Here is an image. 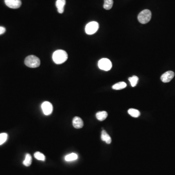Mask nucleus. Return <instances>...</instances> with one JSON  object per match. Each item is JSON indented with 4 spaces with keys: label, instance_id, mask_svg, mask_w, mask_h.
I'll return each instance as SVG.
<instances>
[{
    "label": "nucleus",
    "instance_id": "obj_21",
    "mask_svg": "<svg viewBox=\"0 0 175 175\" xmlns=\"http://www.w3.org/2000/svg\"><path fill=\"white\" fill-rule=\"evenodd\" d=\"M5 31H6V29L4 27L0 26V35L5 33Z\"/></svg>",
    "mask_w": 175,
    "mask_h": 175
},
{
    "label": "nucleus",
    "instance_id": "obj_4",
    "mask_svg": "<svg viewBox=\"0 0 175 175\" xmlns=\"http://www.w3.org/2000/svg\"><path fill=\"white\" fill-rule=\"evenodd\" d=\"M99 28V24L96 21H91L85 27V32L88 35L94 34Z\"/></svg>",
    "mask_w": 175,
    "mask_h": 175
},
{
    "label": "nucleus",
    "instance_id": "obj_3",
    "mask_svg": "<svg viewBox=\"0 0 175 175\" xmlns=\"http://www.w3.org/2000/svg\"><path fill=\"white\" fill-rule=\"evenodd\" d=\"M152 14L150 11L148 9L142 10L138 16V20L142 24L148 23L151 18Z\"/></svg>",
    "mask_w": 175,
    "mask_h": 175
},
{
    "label": "nucleus",
    "instance_id": "obj_11",
    "mask_svg": "<svg viewBox=\"0 0 175 175\" xmlns=\"http://www.w3.org/2000/svg\"><path fill=\"white\" fill-rule=\"evenodd\" d=\"M101 139L102 141L105 142L108 144H110L111 143V138L105 130L102 131Z\"/></svg>",
    "mask_w": 175,
    "mask_h": 175
},
{
    "label": "nucleus",
    "instance_id": "obj_1",
    "mask_svg": "<svg viewBox=\"0 0 175 175\" xmlns=\"http://www.w3.org/2000/svg\"><path fill=\"white\" fill-rule=\"evenodd\" d=\"M52 57L53 60L56 64H62L68 59V54L64 50H58L53 53Z\"/></svg>",
    "mask_w": 175,
    "mask_h": 175
},
{
    "label": "nucleus",
    "instance_id": "obj_2",
    "mask_svg": "<svg viewBox=\"0 0 175 175\" xmlns=\"http://www.w3.org/2000/svg\"><path fill=\"white\" fill-rule=\"evenodd\" d=\"M25 65L30 68H37L41 64V61L39 57L34 55H30L25 58Z\"/></svg>",
    "mask_w": 175,
    "mask_h": 175
},
{
    "label": "nucleus",
    "instance_id": "obj_13",
    "mask_svg": "<svg viewBox=\"0 0 175 175\" xmlns=\"http://www.w3.org/2000/svg\"><path fill=\"white\" fill-rule=\"evenodd\" d=\"M126 87V84L124 82H118L112 86V88L115 90H120L125 88Z\"/></svg>",
    "mask_w": 175,
    "mask_h": 175
},
{
    "label": "nucleus",
    "instance_id": "obj_12",
    "mask_svg": "<svg viewBox=\"0 0 175 175\" xmlns=\"http://www.w3.org/2000/svg\"><path fill=\"white\" fill-rule=\"evenodd\" d=\"M108 116V113L106 111H99L96 114V117L100 121H103L106 119Z\"/></svg>",
    "mask_w": 175,
    "mask_h": 175
},
{
    "label": "nucleus",
    "instance_id": "obj_9",
    "mask_svg": "<svg viewBox=\"0 0 175 175\" xmlns=\"http://www.w3.org/2000/svg\"><path fill=\"white\" fill-rule=\"evenodd\" d=\"M73 125L75 128H81L84 126L83 121L79 117L75 116L73 120Z\"/></svg>",
    "mask_w": 175,
    "mask_h": 175
},
{
    "label": "nucleus",
    "instance_id": "obj_17",
    "mask_svg": "<svg viewBox=\"0 0 175 175\" xmlns=\"http://www.w3.org/2000/svg\"><path fill=\"white\" fill-rule=\"evenodd\" d=\"M32 161V158L29 154H27L25 156V160L23 161V164L25 166H29L31 165Z\"/></svg>",
    "mask_w": 175,
    "mask_h": 175
},
{
    "label": "nucleus",
    "instance_id": "obj_16",
    "mask_svg": "<svg viewBox=\"0 0 175 175\" xmlns=\"http://www.w3.org/2000/svg\"><path fill=\"white\" fill-rule=\"evenodd\" d=\"M128 113L130 115H131L133 117L137 118L140 115V112L138 110L134 109V108H130L128 110Z\"/></svg>",
    "mask_w": 175,
    "mask_h": 175
},
{
    "label": "nucleus",
    "instance_id": "obj_10",
    "mask_svg": "<svg viewBox=\"0 0 175 175\" xmlns=\"http://www.w3.org/2000/svg\"><path fill=\"white\" fill-rule=\"evenodd\" d=\"M66 5V0H57L56 5L57 11L60 14L64 12V7Z\"/></svg>",
    "mask_w": 175,
    "mask_h": 175
},
{
    "label": "nucleus",
    "instance_id": "obj_15",
    "mask_svg": "<svg viewBox=\"0 0 175 175\" xmlns=\"http://www.w3.org/2000/svg\"><path fill=\"white\" fill-rule=\"evenodd\" d=\"M77 158H78V156L77 154L73 153L66 156L65 157V160L67 162H71L77 160Z\"/></svg>",
    "mask_w": 175,
    "mask_h": 175
},
{
    "label": "nucleus",
    "instance_id": "obj_6",
    "mask_svg": "<svg viewBox=\"0 0 175 175\" xmlns=\"http://www.w3.org/2000/svg\"><path fill=\"white\" fill-rule=\"evenodd\" d=\"M41 108L43 110V112L46 115L51 114L53 111L52 104L50 102L48 101L44 102L41 105Z\"/></svg>",
    "mask_w": 175,
    "mask_h": 175
},
{
    "label": "nucleus",
    "instance_id": "obj_18",
    "mask_svg": "<svg viewBox=\"0 0 175 175\" xmlns=\"http://www.w3.org/2000/svg\"><path fill=\"white\" fill-rule=\"evenodd\" d=\"M129 82L131 84V86L133 87L136 86V85L137 84L138 81L139 80L138 77L137 76L133 75L132 77H129L128 79Z\"/></svg>",
    "mask_w": 175,
    "mask_h": 175
},
{
    "label": "nucleus",
    "instance_id": "obj_8",
    "mask_svg": "<svg viewBox=\"0 0 175 175\" xmlns=\"http://www.w3.org/2000/svg\"><path fill=\"white\" fill-rule=\"evenodd\" d=\"M174 76H175V73L173 71H169L164 73L161 76L160 79L164 83H168L170 82V81L173 79Z\"/></svg>",
    "mask_w": 175,
    "mask_h": 175
},
{
    "label": "nucleus",
    "instance_id": "obj_19",
    "mask_svg": "<svg viewBox=\"0 0 175 175\" xmlns=\"http://www.w3.org/2000/svg\"><path fill=\"white\" fill-rule=\"evenodd\" d=\"M34 157L38 160H42V161H44L45 160V156L41 152H36L34 154Z\"/></svg>",
    "mask_w": 175,
    "mask_h": 175
},
{
    "label": "nucleus",
    "instance_id": "obj_20",
    "mask_svg": "<svg viewBox=\"0 0 175 175\" xmlns=\"http://www.w3.org/2000/svg\"><path fill=\"white\" fill-rule=\"evenodd\" d=\"M8 135L5 133H3L0 134V145H2L6 142L7 139Z\"/></svg>",
    "mask_w": 175,
    "mask_h": 175
},
{
    "label": "nucleus",
    "instance_id": "obj_7",
    "mask_svg": "<svg viewBox=\"0 0 175 175\" xmlns=\"http://www.w3.org/2000/svg\"><path fill=\"white\" fill-rule=\"evenodd\" d=\"M7 6L12 9L20 8L21 5V0H5Z\"/></svg>",
    "mask_w": 175,
    "mask_h": 175
},
{
    "label": "nucleus",
    "instance_id": "obj_5",
    "mask_svg": "<svg viewBox=\"0 0 175 175\" xmlns=\"http://www.w3.org/2000/svg\"><path fill=\"white\" fill-rule=\"evenodd\" d=\"M98 67L99 69L105 71H108L111 69L112 63L111 61L108 59L103 58L98 61Z\"/></svg>",
    "mask_w": 175,
    "mask_h": 175
},
{
    "label": "nucleus",
    "instance_id": "obj_14",
    "mask_svg": "<svg viewBox=\"0 0 175 175\" xmlns=\"http://www.w3.org/2000/svg\"><path fill=\"white\" fill-rule=\"evenodd\" d=\"M113 0H104V8L106 10H110L113 7Z\"/></svg>",
    "mask_w": 175,
    "mask_h": 175
}]
</instances>
